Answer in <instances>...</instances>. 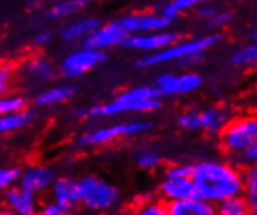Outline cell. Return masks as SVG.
Returning a JSON list of instances; mask_svg holds the SVG:
<instances>
[{
    "instance_id": "cell-10",
    "label": "cell",
    "mask_w": 257,
    "mask_h": 215,
    "mask_svg": "<svg viewBox=\"0 0 257 215\" xmlns=\"http://www.w3.org/2000/svg\"><path fill=\"white\" fill-rule=\"evenodd\" d=\"M120 25L130 35H141L151 32H162L167 28L173 21L164 16L162 13H136L118 19Z\"/></svg>"
},
{
    "instance_id": "cell-25",
    "label": "cell",
    "mask_w": 257,
    "mask_h": 215,
    "mask_svg": "<svg viewBox=\"0 0 257 215\" xmlns=\"http://www.w3.org/2000/svg\"><path fill=\"white\" fill-rule=\"evenodd\" d=\"M218 215H249V206L243 195H237L217 204Z\"/></svg>"
},
{
    "instance_id": "cell-2",
    "label": "cell",
    "mask_w": 257,
    "mask_h": 215,
    "mask_svg": "<svg viewBox=\"0 0 257 215\" xmlns=\"http://www.w3.org/2000/svg\"><path fill=\"white\" fill-rule=\"evenodd\" d=\"M161 98L155 86H138L123 90L106 103L80 108L73 116L78 119H108L125 114H148L159 110Z\"/></svg>"
},
{
    "instance_id": "cell-14",
    "label": "cell",
    "mask_w": 257,
    "mask_h": 215,
    "mask_svg": "<svg viewBox=\"0 0 257 215\" xmlns=\"http://www.w3.org/2000/svg\"><path fill=\"white\" fill-rule=\"evenodd\" d=\"M41 204L39 195L25 189L21 184L4 190V207L19 215H36Z\"/></svg>"
},
{
    "instance_id": "cell-35",
    "label": "cell",
    "mask_w": 257,
    "mask_h": 215,
    "mask_svg": "<svg viewBox=\"0 0 257 215\" xmlns=\"http://www.w3.org/2000/svg\"><path fill=\"white\" fill-rule=\"evenodd\" d=\"M36 215H72V210L64 209L63 206H59L52 199V201L42 203Z\"/></svg>"
},
{
    "instance_id": "cell-22",
    "label": "cell",
    "mask_w": 257,
    "mask_h": 215,
    "mask_svg": "<svg viewBox=\"0 0 257 215\" xmlns=\"http://www.w3.org/2000/svg\"><path fill=\"white\" fill-rule=\"evenodd\" d=\"M87 5V0H59L47 11L49 21H61L81 13Z\"/></svg>"
},
{
    "instance_id": "cell-13",
    "label": "cell",
    "mask_w": 257,
    "mask_h": 215,
    "mask_svg": "<svg viewBox=\"0 0 257 215\" xmlns=\"http://www.w3.org/2000/svg\"><path fill=\"white\" fill-rule=\"evenodd\" d=\"M158 196L162 198L165 203H172L198 196V190H196L192 176L178 178L164 175L158 187Z\"/></svg>"
},
{
    "instance_id": "cell-6",
    "label": "cell",
    "mask_w": 257,
    "mask_h": 215,
    "mask_svg": "<svg viewBox=\"0 0 257 215\" xmlns=\"http://www.w3.org/2000/svg\"><path fill=\"white\" fill-rule=\"evenodd\" d=\"M153 127L155 124L150 120L138 119V120H130V122H118V124L98 127V128L83 133L77 139V145L81 148L106 147L109 144H114L118 139L144 136L153 130Z\"/></svg>"
},
{
    "instance_id": "cell-37",
    "label": "cell",
    "mask_w": 257,
    "mask_h": 215,
    "mask_svg": "<svg viewBox=\"0 0 257 215\" xmlns=\"http://www.w3.org/2000/svg\"><path fill=\"white\" fill-rule=\"evenodd\" d=\"M217 13H218V10H217L215 7L207 5V4H204V5H201V7L196 8V14H198V18H201V19H204V21H207V22H209L210 19H212Z\"/></svg>"
},
{
    "instance_id": "cell-41",
    "label": "cell",
    "mask_w": 257,
    "mask_h": 215,
    "mask_svg": "<svg viewBox=\"0 0 257 215\" xmlns=\"http://www.w3.org/2000/svg\"><path fill=\"white\" fill-rule=\"evenodd\" d=\"M249 215H252V213H249Z\"/></svg>"
},
{
    "instance_id": "cell-38",
    "label": "cell",
    "mask_w": 257,
    "mask_h": 215,
    "mask_svg": "<svg viewBox=\"0 0 257 215\" xmlns=\"http://www.w3.org/2000/svg\"><path fill=\"white\" fill-rule=\"evenodd\" d=\"M52 41V33L50 32H41L35 36L33 39V44L36 47H44V45H47L49 42Z\"/></svg>"
},
{
    "instance_id": "cell-3",
    "label": "cell",
    "mask_w": 257,
    "mask_h": 215,
    "mask_svg": "<svg viewBox=\"0 0 257 215\" xmlns=\"http://www.w3.org/2000/svg\"><path fill=\"white\" fill-rule=\"evenodd\" d=\"M221 42V35L218 33H209L200 38H190L176 41L170 47L164 49L158 53L145 55L142 59L138 61V67L141 69H151V67H159L165 64H181L190 56L196 55H204L207 50L214 49L217 44Z\"/></svg>"
},
{
    "instance_id": "cell-23",
    "label": "cell",
    "mask_w": 257,
    "mask_h": 215,
    "mask_svg": "<svg viewBox=\"0 0 257 215\" xmlns=\"http://www.w3.org/2000/svg\"><path fill=\"white\" fill-rule=\"evenodd\" d=\"M131 215H169V206L159 196H144L134 204Z\"/></svg>"
},
{
    "instance_id": "cell-5",
    "label": "cell",
    "mask_w": 257,
    "mask_h": 215,
    "mask_svg": "<svg viewBox=\"0 0 257 215\" xmlns=\"http://www.w3.org/2000/svg\"><path fill=\"white\" fill-rule=\"evenodd\" d=\"M80 206L95 213H108L118 207L120 190L109 181L95 175H86L78 179Z\"/></svg>"
},
{
    "instance_id": "cell-27",
    "label": "cell",
    "mask_w": 257,
    "mask_h": 215,
    "mask_svg": "<svg viewBox=\"0 0 257 215\" xmlns=\"http://www.w3.org/2000/svg\"><path fill=\"white\" fill-rule=\"evenodd\" d=\"M231 63L235 67H249L252 64H257V39H254V42L245 45V47L238 49L231 56Z\"/></svg>"
},
{
    "instance_id": "cell-1",
    "label": "cell",
    "mask_w": 257,
    "mask_h": 215,
    "mask_svg": "<svg viewBox=\"0 0 257 215\" xmlns=\"http://www.w3.org/2000/svg\"><path fill=\"white\" fill-rule=\"evenodd\" d=\"M192 179L198 196L218 204L245 190V172L237 162L226 159H204L193 164Z\"/></svg>"
},
{
    "instance_id": "cell-7",
    "label": "cell",
    "mask_w": 257,
    "mask_h": 215,
    "mask_svg": "<svg viewBox=\"0 0 257 215\" xmlns=\"http://www.w3.org/2000/svg\"><path fill=\"white\" fill-rule=\"evenodd\" d=\"M161 97H179L189 95L198 90L203 86L201 75L195 72H181V73H170L165 72L158 75L153 84Z\"/></svg>"
},
{
    "instance_id": "cell-9",
    "label": "cell",
    "mask_w": 257,
    "mask_h": 215,
    "mask_svg": "<svg viewBox=\"0 0 257 215\" xmlns=\"http://www.w3.org/2000/svg\"><path fill=\"white\" fill-rule=\"evenodd\" d=\"M176 41H179V35L176 32L162 30V32L130 35L123 42V47L145 53V55H151V53H158L164 49L170 47V45L175 44Z\"/></svg>"
},
{
    "instance_id": "cell-26",
    "label": "cell",
    "mask_w": 257,
    "mask_h": 215,
    "mask_svg": "<svg viewBox=\"0 0 257 215\" xmlns=\"http://www.w3.org/2000/svg\"><path fill=\"white\" fill-rule=\"evenodd\" d=\"M210 2V0H172L170 4H167L164 8H162V14L164 16H167L169 19H176L181 13L184 11H189V10H193V8H198L204 4Z\"/></svg>"
},
{
    "instance_id": "cell-18",
    "label": "cell",
    "mask_w": 257,
    "mask_h": 215,
    "mask_svg": "<svg viewBox=\"0 0 257 215\" xmlns=\"http://www.w3.org/2000/svg\"><path fill=\"white\" fill-rule=\"evenodd\" d=\"M21 70H22V75L25 76V78L30 80V81H33V83L35 81L36 83L49 81V80L53 78L55 73H56L55 66L44 56L30 58L28 61H25V63L22 64Z\"/></svg>"
},
{
    "instance_id": "cell-19",
    "label": "cell",
    "mask_w": 257,
    "mask_h": 215,
    "mask_svg": "<svg viewBox=\"0 0 257 215\" xmlns=\"http://www.w3.org/2000/svg\"><path fill=\"white\" fill-rule=\"evenodd\" d=\"M75 95V86L72 84H56L41 90L33 98V104L38 108H52L69 101Z\"/></svg>"
},
{
    "instance_id": "cell-33",
    "label": "cell",
    "mask_w": 257,
    "mask_h": 215,
    "mask_svg": "<svg viewBox=\"0 0 257 215\" xmlns=\"http://www.w3.org/2000/svg\"><path fill=\"white\" fill-rule=\"evenodd\" d=\"M234 162H237L241 168H248V167L257 165V144L246 148Z\"/></svg>"
},
{
    "instance_id": "cell-4",
    "label": "cell",
    "mask_w": 257,
    "mask_h": 215,
    "mask_svg": "<svg viewBox=\"0 0 257 215\" xmlns=\"http://www.w3.org/2000/svg\"><path fill=\"white\" fill-rule=\"evenodd\" d=\"M257 144V113L231 117L220 134V147L231 161H235L246 148Z\"/></svg>"
},
{
    "instance_id": "cell-11",
    "label": "cell",
    "mask_w": 257,
    "mask_h": 215,
    "mask_svg": "<svg viewBox=\"0 0 257 215\" xmlns=\"http://www.w3.org/2000/svg\"><path fill=\"white\" fill-rule=\"evenodd\" d=\"M128 38V33L120 25L118 21L101 24L95 32L90 35L83 45L89 49H94L98 52H104L108 49L117 47V45H123L125 39Z\"/></svg>"
},
{
    "instance_id": "cell-15",
    "label": "cell",
    "mask_w": 257,
    "mask_h": 215,
    "mask_svg": "<svg viewBox=\"0 0 257 215\" xmlns=\"http://www.w3.org/2000/svg\"><path fill=\"white\" fill-rule=\"evenodd\" d=\"M52 199L67 210H73L80 206V189L78 179L72 176H58L50 190Z\"/></svg>"
},
{
    "instance_id": "cell-28",
    "label": "cell",
    "mask_w": 257,
    "mask_h": 215,
    "mask_svg": "<svg viewBox=\"0 0 257 215\" xmlns=\"http://www.w3.org/2000/svg\"><path fill=\"white\" fill-rule=\"evenodd\" d=\"M176 125L179 130L187 133H201L203 131V119L201 111H186L176 117Z\"/></svg>"
},
{
    "instance_id": "cell-17",
    "label": "cell",
    "mask_w": 257,
    "mask_h": 215,
    "mask_svg": "<svg viewBox=\"0 0 257 215\" xmlns=\"http://www.w3.org/2000/svg\"><path fill=\"white\" fill-rule=\"evenodd\" d=\"M100 25H101V22L97 18L86 16V18L66 24L59 35H61V39L66 42H77V41L84 42Z\"/></svg>"
},
{
    "instance_id": "cell-20",
    "label": "cell",
    "mask_w": 257,
    "mask_h": 215,
    "mask_svg": "<svg viewBox=\"0 0 257 215\" xmlns=\"http://www.w3.org/2000/svg\"><path fill=\"white\" fill-rule=\"evenodd\" d=\"M229 111L223 106H209L206 110L201 111V119H203V133L212 134V136H220L224 127L228 125L231 120Z\"/></svg>"
},
{
    "instance_id": "cell-21",
    "label": "cell",
    "mask_w": 257,
    "mask_h": 215,
    "mask_svg": "<svg viewBox=\"0 0 257 215\" xmlns=\"http://www.w3.org/2000/svg\"><path fill=\"white\" fill-rule=\"evenodd\" d=\"M35 122V114L32 111H22L16 114H8L0 117V133L2 134H13L19 133L30 127Z\"/></svg>"
},
{
    "instance_id": "cell-39",
    "label": "cell",
    "mask_w": 257,
    "mask_h": 215,
    "mask_svg": "<svg viewBox=\"0 0 257 215\" xmlns=\"http://www.w3.org/2000/svg\"><path fill=\"white\" fill-rule=\"evenodd\" d=\"M0 215H19V213L13 212V210H10V209H7V207H4L2 210H0Z\"/></svg>"
},
{
    "instance_id": "cell-34",
    "label": "cell",
    "mask_w": 257,
    "mask_h": 215,
    "mask_svg": "<svg viewBox=\"0 0 257 215\" xmlns=\"http://www.w3.org/2000/svg\"><path fill=\"white\" fill-rule=\"evenodd\" d=\"M14 78V69L10 64H4L0 69V94L5 95L11 89V83Z\"/></svg>"
},
{
    "instance_id": "cell-29",
    "label": "cell",
    "mask_w": 257,
    "mask_h": 215,
    "mask_svg": "<svg viewBox=\"0 0 257 215\" xmlns=\"http://www.w3.org/2000/svg\"><path fill=\"white\" fill-rule=\"evenodd\" d=\"M136 165L141 170H156L162 165V155L158 150L145 148L136 155Z\"/></svg>"
},
{
    "instance_id": "cell-31",
    "label": "cell",
    "mask_w": 257,
    "mask_h": 215,
    "mask_svg": "<svg viewBox=\"0 0 257 215\" xmlns=\"http://www.w3.org/2000/svg\"><path fill=\"white\" fill-rule=\"evenodd\" d=\"M22 168L18 165H7L0 170V189L7 190L21 184Z\"/></svg>"
},
{
    "instance_id": "cell-12",
    "label": "cell",
    "mask_w": 257,
    "mask_h": 215,
    "mask_svg": "<svg viewBox=\"0 0 257 215\" xmlns=\"http://www.w3.org/2000/svg\"><path fill=\"white\" fill-rule=\"evenodd\" d=\"M58 175L55 168L44 164H32L22 168L21 186L25 189L35 192L36 195H42L45 192H50Z\"/></svg>"
},
{
    "instance_id": "cell-32",
    "label": "cell",
    "mask_w": 257,
    "mask_h": 215,
    "mask_svg": "<svg viewBox=\"0 0 257 215\" xmlns=\"http://www.w3.org/2000/svg\"><path fill=\"white\" fill-rule=\"evenodd\" d=\"M192 172H193V164L176 162V164H172V165H169L167 168H165L164 175L184 178V176H192Z\"/></svg>"
},
{
    "instance_id": "cell-40",
    "label": "cell",
    "mask_w": 257,
    "mask_h": 215,
    "mask_svg": "<svg viewBox=\"0 0 257 215\" xmlns=\"http://www.w3.org/2000/svg\"><path fill=\"white\" fill-rule=\"evenodd\" d=\"M254 39H257V28H255V32H254Z\"/></svg>"
},
{
    "instance_id": "cell-36",
    "label": "cell",
    "mask_w": 257,
    "mask_h": 215,
    "mask_svg": "<svg viewBox=\"0 0 257 215\" xmlns=\"http://www.w3.org/2000/svg\"><path fill=\"white\" fill-rule=\"evenodd\" d=\"M232 21V14L226 11H218L215 16L207 22V25L212 30H221L224 27H228Z\"/></svg>"
},
{
    "instance_id": "cell-24",
    "label": "cell",
    "mask_w": 257,
    "mask_h": 215,
    "mask_svg": "<svg viewBox=\"0 0 257 215\" xmlns=\"http://www.w3.org/2000/svg\"><path fill=\"white\" fill-rule=\"evenodd\" d=\"M245 172V190L243 195L249 206V212L257 215V165L243 168Z\"/></svg>"
},
{
    "instance_id": "cell-30",
    "label": "cell",
    "mask_w": 257,
    "mask_h": 215,
    "mask_svg": "<svg viewBox=\"0 0 257 215\" xmlns=\"http://www.w3.org/2000/svg\"><path fill=\"white\" fill-rule=\"evenodd\" d=\"M27 106H28V103L22 95L5 94L2 98H0V114L8 116V114L22 113V111L27 110Z\"/></svg>"
},
{
    "instance_id": "cell-16",
    "label": "cell",
    "mask_w": 257,
    "mask_h": 215,
    "mask_svg": "<svg viewBox=\"0 0 257 215\" xmlns=\"http://www.w3.org/2000/svg\"><path fill=\"white\" fill-rule=\"evenodd\" d=\"M169 215H218L217 204L207 201L201 196H195L181 201L167 203Z\"/></svg>"
},
{
    "instance_id": "cell-8",
    "label": "cell",
    "mask_w": 257,
    "mask_h": 215,
    "mask_svg": "<svg viewBox=\"0 0 257 215\" xmlns=\"http://www.w3.org/2000/svg\"><path fill=\"white\" fill-rule=\"evenodd\" d=\"M104 61H106L104 52H98V50L89 49L83 45V49L69 53L61 61V64H59V73L67 80H77L80 76L98 67L100 64H103Z\"/></svg>"
}]
</instances>
